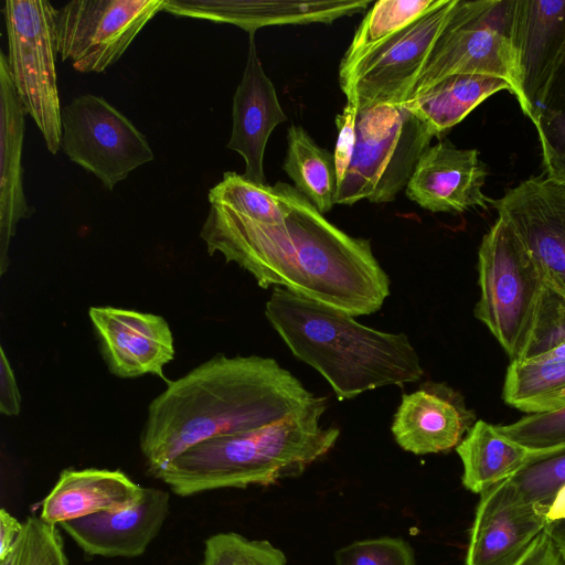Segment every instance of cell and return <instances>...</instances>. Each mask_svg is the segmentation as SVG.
Returning <instances> with one entry per match:
<instances>
[{
  "instance_id": "cell-27",
  "label": "cell",
  "mask_w": 565,
  "mask_h": 565,
  "mask_svg": "<svg viewBox=\"0 0 565 565\" xmlns=\"http://www.w3.org/2000/svg\"><path fill=\"white\" fill-rule=\"evenodd\" d=\"M444 0H380L366 12L343 55L339 75L347 73L375 46L417 21Z\"/></svg>"
},
{
  "instance_id": "cell-23",
  "label": "cell",
  "mask_w": 565,
  "mask_h": 565,
  "mask_svg": "<svg viewBox=\"0 0 565 565\" xmlns=\"http://www.w3.org/2000/svg\"><path fill=\"white\" fill-rule=\"evenodd\" d=\"M510 85L501 78L479 74L451 75L403 103L439 138L477 106Z\"/></svg>"
},
{
  "instance_id": "cell-26",
  "label": "cell",
  "mask_w": 565,
  "mask_h": 565,
  "mask_svg": "<svg viewBox=\"0 0 565 565\" xmlns=\"http://www.w3.org/2000/svg\"><path fill=\"white\" fill-rule=\"evenodd\" d=\"M502 397L511 407L529 414L565 407V360L510 362Z\"/></svg>"
},
{
  "instance_id": "cell-20",
  "label": "cell",
  "mask_w": 565,
  "mask_h": 565,
  "mask_svg": "<svg viewBox=\"0 0 565 565\" xmlns=\"http://www.w3.org/2000/svg\"><path fill=\"white\" fill-rule=\"evenodd\" d=\"M467 412L445 385L427 382L403 394L391 427L397 445L414 455L449 451L461 441Z\"/></svg>"
},
{
  "instance_id": "cell-40",
  "label": "cell",
  "mask_w": 565,
  "mask_h": 565,
  "mask_svg": "<svg viewBox=\"0 0 565 565\" xmlns=\"http://www.w3.org/2000/svg\"><path fill=\"white\" fill-rule=\"evenodd\" d=\"M546 516L548 522L565 519V484L547 504Z\"/></svg>"
},
{
  "instance_id": "cell-14",
  "label": "cell",
  "mask_w": 565,
  "mask_h": 565,
  "mask_svg": "<svg viewBox=\"0 0 565 565\" xmlns=\"http://www.w3.org/2000/svg\"><path fill=\"white\" fill-rule=\"evenodd\" d=\"M88 316L111 374L121 379L153 374L166 380L163 367L174 358V344L163 317L114 307H90Z\"/></svg>"
},
{
  "instance_id": "cell-6",
  "label": "cell",
  "mask_w": 565,
  "mask_h": 565,
  "mask_svg": "<svg viewBox=\"0 0 565 565\" xmlns=\"http://www.w3.org/2000/svg\"><path fill=\"white\" fill-rule=\"evenodd\" d=\"M434 132L404 104L359 106L350 164L335 204L387 203L406 188Z\"/></svg>"
},
{
  "instance_id": "cell-41",
  "label": "cell",
  "mask_w": 565,
  "mask_h": 565,
  "mask_svg": "<svg viewBox=\"0 0 565 565\" xmlns=\"http://www.w3.org/2000/svg\"><path fill=\"white\" fill-rule=\"evenodd\" d=\"M544 531L558 547L565 551V519L548 522Z\"/></svg>"
},
{
  "instance_id": "cell-34",
  "label": "cell",
  "mask_w": 565,
  "mask_h": 565,
  "mask_svg": "<svg viewBox=\"0 0 565 565\" xmlns=\"http://www.w3.org/2000/svg\"><path fill=\"white\" fill-rule=\"evenodd\" d=\"M564 341L565 296L561 295L545 282L534 333L523 360L546 352Z\"/></svg>"
},
{
  "instance_id": "cell-21",
  "label": "cell",
  "mask_w": 565,
  "mask_h": 565,
  "mask_svg": "<svg viewBox=\"0 0 565 565\" xmlns=\"http://www.w3.org/2000/svg\"><path fill=\"white\" fill-rule=\"evenodd\" d=\"M25 109L15 92L7 54L0 50V274L9 265V245L18 223L34 213L23 189Z\"/></svg>"
},
{
  "instance_id": "cell-15",
  "label": "cell",
  "mask_w": 565,
  "mask_h": 565,
  "mask_svg": "<svg viewBox=\"0 0 565 565\" xmlns=\"http://www.w3.org/2000/svg\"><path fill=\"white\" fill-rule=\"evenodd\" d=\"M547 504L521 502L508 479L482 493L469 531L466 565H513L547 525Z\"/></svg>"
},
{
  "instance_id": "cell-3",
  "label": "cell",
  "mask_w": 565,
  "mask_h": 565,
  "mask_svg": "<svg viewBox=\"0 0 565 565\" xmlns=\"http://www.w3.org/2000/svg\"><path fill=\"white\" fill-rule=\"evenodd\" d=\"M265 316L291 353L317 370L339 398L422 379L419 355L405 333L363 326L349 313L275 287Z\"/></svg>"
},
{
  "instance_id": "cell-25",
  "label": "cell",
  "mask_w": 565,
  "mask_h": 565,
  "mask_svg": "<svg viewBox=\"0 0 565 565\" xmlns=\"http://www.w3.org/2000/svg\"><path fill=\"white\" fill-rule=\"evenodd\" d=\"M284 171L296 190L322 214L335 204L338 175L333 152L321 148L301 126L287 131V153Z\"/></svg>"
},
{
  "instance_id": "cell-10",
  "label": "cell",
  "mask_w": 565,
  "mask_h": 565,
  "mask_svg": "<svg viewBox=\"0 0 565 565\" xmlns=\"http://www.w3.org/2000/svg\"><path fill=\"white\" fill-rule=\"evenodd\" d=\"M458 0L444 2L362 56L339 83L347 102L359 106L403 104Z\"/></svg>"
},
{
  "instance_id": "cell-5",
  "label": "cell",
  "mask_w": 565,
  "mask_h": 565,
  "mask_svg": "<svg viewBox=\"0 0 565 565\" xmlns=\"http://www.w3.org/2000/svg\"><path fill=\"white\" fill-rule=\"evenodd\" d=\"M480 297L475 316L510 362L523 360L545 288L544 275L513 228L498 217L478 250Z\"/></svg>"
},
{
  "instance_id": "cell-37",
  "label": "cell",
  "mask_w": 565,
  "mask_h": 565,
  "mask_svg": "<svg viewBox=\"0 0 565 565\" xmlns=\"http://www.w3.org/2000/svg\"><path fill=\"white\" fill-rule=\"evenodd\" d=\"M513 565H565V551L543 531Z\"/></svg>"
},
{
  "instance_id": "cell-24",
  "label": "cell",
  "mask_w": 565,
  "mask_h": 565,
  "mask_svg": "<svg viewBox=\"0 0 565 565\" xmlns=\"http://www.w3.org/2000/svg\"><path fill=\"white\" fill-rule=\"evenodd\" d=\"M456 451L463 467V487L478 494L512 477L532 454L484 420L469 428Z\"/></svg>"
},
{
  "instance_id": "cell-7",
  "label": "cell",
  "mask_w": 565,
  "mask_h": 565,
  "mask_svg": "<svg viewBox=\"0 0 565 565\" xmlns=\"http://www.w3.org/2000/svg\"><path fill=\"white\" fill-rule=\"evenodd\" d=\"M8 65L15 92L50 153L60 150L62 125L55 60V9L46 0H7L2 8Z\"/></svg>"
},
{
  "instance_id": "cell-36",
  "label": "cell",
  "mask_w": 565,
  "mask_h": 565,
  "mask_svg": "<svg viewBox=\"0 0 565 565\" xmlns=\"http://www.w3.org/2000/svg\"><path fill=\"white\" fill-rule=\"evenodd\" d=\"M356 113L358 105L353 102H347L342 111L335 117L338 138L333 156L337 167L338 184L343 179L352 158L355 141Z\"/></svg>"
},
{
  "instance_id": "cell-12",
  "label": "cell",
  "mask_w": 565,
  "mask_h": 565,
  "mask_svg": "<svg viewBox=\"0 0 565 565\" xmlns=\"http://www.w3.org/2000/svg\"><path fill=\"white\" fill-rule=\"evenodd\" d=\"M505 33L518 54L525 116L535 125L565 58V0L507 1Z\"/></svg>"
},
{
  "instance_id": "cell-43",
  "label": "cell",
  "mask_w": 565,
  "mask_h": 565,
  "mask_svg": "<svg viewBox=\"0 0 565 565\" xmlns=\"http://www.w3.org/2000/svg\"><path fill=\"white\" fill-rule=\"evenodd\" d=\"M17 554H18V541L13 547V550L7 555V557L0 561V565H17Z\"/></svg>"
},
{
  "instance_id": "cell-29",
  "label": "cell",
  "mask_w": 565,
  "mask_h": 565,
  "mask_svg": "<svg viewBox=\"0 0 565 565\" xmlns=\"http://www.w3.org/2000/svg\"><path fill=\"white\" fill-rule=\"evenodd\" d=\"M508 480L521 502L548 504L565 484V445L532 451L525 463Z\"/></svg>"
},
{
  "instance_id": "cell-17",
  "label": "cell",
  "mask_w": 565,
  "mask_h": 565,
  "mask_svg": "<svg viewBox=\"0 0 565 565\" xmlns=\"http://www.w3.org/2000/svg\"><path fill=\"white\" fill-rule=\"evenodd\" d=\"M169 511L170 494L145 487L142 498L128 508L66 521L58 527L87 555L132 558L147 551Z\"/></svg>"
},
{
  "instance_id": "cell-1",
  "label": "cell",
  "mask_w": 565,
  "mask_h": 565,
  "mask_svg": "<svg viewBox=\"0 0 565 565\" xmlns=\"http://www.w3.org/2000/svg\"><path fill=\"white\" fill-rule=\"evenodd\" d=\"M282 222H257L210 205L200 232L210 255L220 253L258 286H277L352 317L381 309L390 279L369 239L330 223L295 186L277 182Z\"/></svg>"
},
{
  "instance_id": "cell-38",
  "label": "cell",
  "mask_w": 565,
  "mask_h": 565,
  "mask_svg": "<svg viewBox=\"0 0 565 565\" xmlns=\"http://www.w3.org/2000/svg\"><path fill=\"white\" fill-rule=\"evenodd\" d=\"M0 353V412L7 416H17L21 408L18 384L3 348Z\"/></svg>"
},
{
  "instance_id": "cell-8",
  "label": "cell",
  "mask_w": 565,
  "mask_h": 565,
  "mask_svg": "<svg viewBox=\"0 0 565 565\" xmlns=\"http://www.w3.org/2000/svg\"><path fill=\"white\" fill-rule=\"evenodd\" d=\"M499 2L458 0L405 102L448 76L479 74L507 82L526 115L516 51L505 31L490 21Z\"/></svg>"
},
{
  "instance_id": "cell-35",
  "label": "cell",
  "mask_w": 565,
  "mask_h": 565,
  "mask_svg": "<svg viewBox=\"0 0 565 565\" xmlns=\"http://www.w3.org/2000/svg\"><path fill=\"white\" fill-rule=\"evenodd\" d=\"M546 179L565 185V109L544 110L534 125Z\"/></svg>"
},
{
  "instance_id": "cell-11",
  "label": "cell",
  "mask_w": 565,
  "mask_h": 565,
  "mask_svg": "<svg viewBox=\"0 0 565 565\" xmlns=\"http://www.w3.org/2000/svg\"><path fill=\"white\" fill-rule=\"evenodd\" d=\"M166 0H73L57 10L61 58L79 73H103L127 51Z\"/></svg>"
},
{
  "instance_id": "cell-30",
  "label": "cell",
  "mask_w": 565,
  "mask_h": 565,
  "mask_svg": "<svg viewBox=\"0 0 565 565\" xmlns=\"http://www.w3.org/2000/svg\"><path fill=\"white\" fill-rule=\"evenodd\" d=\"M201 565H287V557L267 540L222 532L205 541Z\"/></svg>"
},
{
  "instance_id": "cell-9",
  "label": "cell",
  "mask_w": 565,
  "mask_h": 565,
  "mask_svg": "<svg viewBox=\"0 0 565 565\" xmlns=\"http://www.w3.org/2000/svg\"><path fill=\"white\" fill-rule=\"evenodd\" d=\"M60 150L113 190L154 159L143 134L103 97L85 94L62 107Z\"/></svg>"
},
{
  "instance_id": "cell-2",
  "label": "cell",
  "mask_w": 565,
  "mask_h": 565,
  "mask_svg": "<svg viewBox=\"0 0 565 565\" xmlns=\"http://www.w3.org/2000/svg\"><path fill=\"white\" fill-rule=\"evenodd\" d=\"M320 399L271 358L218 354L152 399L140 450L154 475L198 444L257 429Z\"/></svg>"
},
{
  "instance_id": "cell-39",
  "label": "cell",
  "mask_w": 565,
  "mask_h": 565,
  "mask_svg": "<svg viewBox=\"0 0 565 565\" xmlns=\"http://www.w3.org/2000/svg\"><path fill=\"white\" fill-rule=\"evenodd\" d=\"M23 526L24 523L18 521L4 508L0 510V561L4 559L13 550Z\"/></svg>"
},
{
  "instance_id": "cell-32",
  "label": "cell",
  "mask_w": 565,
  "mask_h": 565,
  "mask_svg": "<svg viewBox=\"0 0 565 565\" xmlns=\"http://www.w3.org/2000/svg\"><path fill=\"white\" fill-rule=\"evenodd\" d=\"M498 430L531 451L551 449L565 445V407L529 414Z\"/></svg>"
},
{
  "instance_id": "cell-4",
  "label": "cell",
  "mask_w": 565,
  "mask_h": 565,
  "mask_svg": "<svg viewBox=\"0 0 565 565\" xmlns=\"http://www.w3.org/2000/svg\"><path fill=\"white\" fill-rule=\"evenodd\" d=\"M327 398L280 420L245 433L205 440L153 476L180 497L295 478L335 445L340 430L322 427Z\"/></svg>"
},
{
  "instance_id": "cell-18",
  "label": "cell",
  "mask_w": 565,
  "mask_h": 565,
  "mask_svg": "<svg viewBox=\"0 0 565 565\" xmlns=\"http://www.w3.org/2000/svg\"><path fill=\"white\" fill-rule=\"evenodd\" d=\"M232 134L226 147L245 161L243 175L266 184L264 154L273 130L287 120L276 87L257 54L255 34H249L246 64L233 96Z\"/></svg>"
},
{
  "instance_id": "cell-22",
  "label": "cell",
  "mask_w": 565,
  "mask_h": 565,
  "mask_svg": "<svg viewBox=\"0 0 565 565\" xmlns=\"http://www.w3.org/2000/svg\"><path fill=\"white\" fill-rule=\"evenodd\" d=\"M143 492L145 487L121 470L66 468L43 499L39 518L60 526L66 521L128 508Z\"/></svg>"
},
{
  "instance_id": "cell-42",
  "label": "cell",
  "mask_w": 565,
  "mask_h": 565,
  "mask_svg": "<svg viewBox=\"0 0 565 565\" xmlns=\"http://www.w3.org/2000/svg\"><path fill=\"white\" fill-rule=\"evenodd\" d=\"M529 361L537 362H555L565 360V341L558 343L546 352H543L536 356L526 359ZM522 361V360H521Z\"/></svg>"
},
{
  "instance_id": "cell-33",
  "label": "cell",
  "mask_w": 565,
  "mask_h": 565,
  "mask_svg": "<svg viewBox=\"0 0 565 565\" xmlns=\"http://www.w3.org/2000/svg\"><path fill=\"white\" fill-rule=\"evenodd\" d=\"M334 565H415V554L402 537L365 539L337 550Z\"/></svg>"
},
{
  "instance_id": "cell-28",
  "label": "cell",
  "mask_w": 565,
  "mask_h": 565,
  "mask_svg": "<svg viewBox=\"0 0 565 565\" xmlns=\"http://www.w3.org/2000/svg\"><path fill=\"white\" fill-rule=\"evenodd\" d=\"M210 205L225 207L247 218L277 224L285 210L274 185L257 184L234 171L224 172L222 180L209 191Z\"/></svg>"
},
{
  "instance_id": "cell-13",
  "label": "cell",
  "mask_w": 565,
  "mask_h": 565,
  "mask_svg": "<svg viewBox=\"0 0 565 565\" xmlns=\"http://www.w3.org/2000/svg\"><path fill=\"white\" fill-rule=\"evenodd\" d=\"M491 205L531 253L546 285L565 296V185L529 178Z\"/></svg>"
},
{
  "instance_id": "cell-16",
  "label": "cell",
  "mask_w": 565,
  "mask_h": 565,
  "mask_svg": "<svg viewBox=\"0 0 565 565\" xmlns=\"http://www.w3.org/2000/svg\"><path fill=\"white\" fill-rule=\"evenodd\" d=\"M487 175L477 149L457 148L444 140L424 150L405 188L406 195L435 213L488 210L492 200L482 191Z\"/></svg>"
},
{
  "instance_id": "cell-31",
  "label": "cell",
  "mask_w": 565,
  "mask_h": 565,
  "mask_svg": "<svg viewBox=\"0 0 565 565\" xmlns=\"http://www.w3.org/2000/svg\"><path fill=\"white\" fill-rule=\"evenodd\" d=\"M23 523L17 565H68L58 526L36 516H29Z\"/></svg>"
},
{
  "instance_id": "cell-19",
  "label": "cell",
  "mask_w": 565,
  "mask_h": 565,
  "mask_svg": "<svg viewBox=\"0 0 565 565\" xmlns=\"http://www.w3.org/2000/svg\"><path fill=\"white\" fill-rule=\"evenodd\" d=\"M371 0H166L163 11L174 15L234 24L248 34L269 25L332 23L360 13Z\"/></svg>"
}]
</instances>
